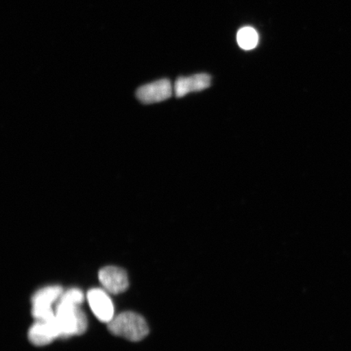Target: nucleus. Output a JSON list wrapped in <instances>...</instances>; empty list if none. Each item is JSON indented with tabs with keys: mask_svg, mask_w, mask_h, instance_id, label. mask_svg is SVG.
Listing matches in <instances>:
<instances>
[{
	"mask_svg": "<svg viewBox=\"0 0 351 351\" xmlns=\"http://www.w3.org/2000/svg\"><path fill=\"white\" fill-rule=\"evenodd\" d=\"M84 300L80 289H72L60 297L56 306V317L61 330V337L81 335L87 328L86 315L79 308Z\"/></svg>",
	"mask_w": 351,
	"mask_h": 351,
	"instance_id": "f257e3e1",
	"label": "nucleus"
},
{
	"mask_svg": "<svg viewBox=\"0 0 351 351\" xmlns=\"http://www.w3.org/2000/svg\"><path fill=\"white\" fill-rule=\"evenodd\" d=\"M63 289L59 285L48 287L38 291L32 298V315L38 320L53 318L55 314L51 304L62 295Z\"/></svg>",
	"mask_w": 351,
	"mask_h": 351,
	"instance_id": "7ed1b4c3",
	"label": "nucleus"
},
{
	"mask_svg": "<svg viewBox=\"0 0 351 351\" xmlns=\"http://www.w3.org/2000/svg\"><path fill=\"white\" fill-rule=\"evenodd\" d=\"M237 41L243 50H252L258 45V34L254 28L245 26L239 30L237 35Z\"/></svg>",
	"mask_w": 351,
	"mask_h": 351,
	"instance_id": "1a4fd4ad",
	"label": "nucleus"
},
{
	"mask_svg": "<svg viewBox=\"0 0 351 351\" xmlns=\"http://www.w3.org/2000/svg\"><path fill=\"white\" fill-rule=\"evenodd\" d=\"M212 78L207 73H197L191 77H179L175 82L174 92L178 98L191 93L208 89Z\"/></svg>",
	"mask_w": 351,
	"mask_h": 351,
	"instance_id": "6e6552de",
	"label": "nucleus"
},
{
	"mask_svg": "<svg viewBox=\"0 0 351 351\" xmlns=\"http://www.w3.org/2000/svg\"><path fill=\"white\" fill-rule=\"evenodd\" d=\"M99 278L104 289L114 295L124 292L129 287L128 276L121 267H104L99 271Z\"/></svg>",
	"mask_w": 351,
	"mask_h": 351,
	"instance_id": "423d86ee",
	"label": "nucleus"
},
{
	"mask_svg": "<svg viewBox=\"0 0 351 351\" xmlns=\"http://www.w3.org/2000/svg\"><path fill=\"white\" fill-rule=\"evenodd\" d=\"M108 330L112 335L124 337L132 341H141L149 333L146 320L134 313H123L108 324Z\"/></svg>",
	"mask_w": 351,
	"mask_h": 351,
	"instance_id": "f03ea898",
	"label": "nucleus"
},
{
	"mask_svg": "<svg viewBox=\"0 0 351 351\" xmlns=\"http://www.w3.org/2000/svg\"><path fill=\"white\" fill-rule=\"evenodd\" d=\"M29 339L35 346H45L61 337V330L56 317L46 320H38L30 328Z\"/></svg>",
	"mask_w": 351,
	"mask_h": 351,
	"instance_id": "39448f33",
	"label": "nucleus"
},
{
	"mask_svg": "<svg viewBox=\"0 0 351 351\" xmlns=\"http://www.w3.org/2000/svg\"><path fill=\"white\" fill-rule=\"evenodd\" d=\"M90 308L101 322H110L112 319L114 307L107 293L100 289H91L87 293Z\"/></svg>",
	"mask_w": 351,
	"mask_h": 351,
	"instance_id": "0eeeda50",
	"label": "nucleus"
},
{
	"mask_svg": "<svg viewBox=\"0 0 351 351\" xmlns=\"http://www.w3.org/2000/svg\"><path fill=\"white\" fill-rule=\"evenodd\" d=\"M173 95V86L169 79H160L140 86L136 96L145 104L162 102Z\"/></svg>",
	"mask_w": 351,
	"mask_h": 351,
	"instance_id": "20e7f679",
	"label": "nucleus"
}]
</instances>
